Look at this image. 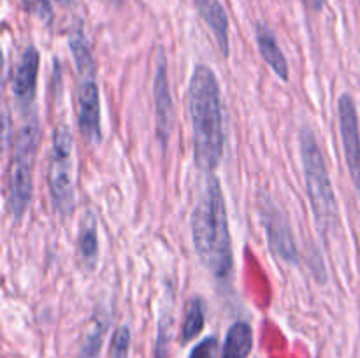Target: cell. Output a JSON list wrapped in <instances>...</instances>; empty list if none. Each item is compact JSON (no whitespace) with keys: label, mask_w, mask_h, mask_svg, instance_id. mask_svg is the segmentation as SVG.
Masks as SVG:
<instances>
[{"label":"cell","mask_w":360,"mask_h":358,"mask_svg":"<svg viewBox=\"0 0 360 358\" xmlns=\"http://www.w3.org/2000/svg\"><path fill=\"white\" fill-rule=\"evenodd\" d=\"M193 157L197 167L211 174L224 154V104L217 74L207 65L193 69L188 84Z\"/></svg>","instance_id":"obj_1"},{"label":"cell","mask_w":360,"mask_h":358,"mask_svg":"<svg viewBox=\"0 0 360 358\" xmlns=\"http://www.w3.org/2000/svg\"><path fill=\"white\" fill-rule=\"evenodd\" d=\"M192 239L202 265L217 279H229L234 265L232 239L221 186L207 174L192 211Z\"/></svg>","instance_id":"obj_2"},{"label":"cell","mask_w":360,"mask_h":358,"mask_svg":"<svg viewBox=\"0 0 360 358\" xmlns=\"http://www.w3.org/2000/svg\"><path fill=\"white\" fill-rule=\"evenodd\" d=\"M299 150H301L302 171H304L306 192L311 204L315 225L319 234L327 237L338 221V202L334 197L333 183L327 171L320 144L309 126H302L299 133Z\"/></svg>","instance_id":"obj_3"},{"label":"cell","mask_w":360,"mask_h":358,"mask_svg":"<svg viewBox=\"0 0 360 358\" xmlns=\"http://www.w3.org/2000/svg\"><path fill=\"white\" fill-rule=\"evenodd\" d=\"M39 147V125L27 123L20 128L14 139L11 154L9 178H7V207L14 218L27 213L34 192L35 154Z\"/></svg>","instance_id":"obj_4"},{"label":"cell","mask_w":360,"mask_h":358,"mask_svg":"<svg viewBox=\"0 0 360 358\" xmlns=\"http://www.w3.org/2000/svg\"><path fill=\"white\" fill-rule=\"evenodd\" d=\"M48 186L53 207L60 216L67 218L74 211V164L72 133L65 123L53 130L51 153H49Z\"/></svg>","instance_id":"obj_5"},{"label":"cell","mask_w":360,"mask_h":358,"mask_svg":"<svg viewBox=\"0 0 360 358\" xmlns=\"http://www.w3.org/2000/svg\"><path fill=\"white\" fill-rule=\"evenodd\" d=\"M338 118H340L341 140H343L345 158H347L348 171L360 199V130L359 116L355 100L352 95L343 93L338 100Z\"/></svg>","instance_id":"obj_6"},{"label":"cell","mask_w":360,"mask_h":358,"mask_svg":"<svg viewBox=\"0 0 360 358\" xmlns=\"http://www.w3.org/2000/svg\"><path fill=\"white\" fill-rule=\"evenodd\" d=\"M260 213H262L269 248L273 249V253H276L278 258L290 263V265H297V246H295L294 234H292V228L285 218L283 211L278 209V206H274L271 199H264Z\"/></svg>","instance_id":"obj_7"},{"label":"cell","mask_w":360,"mask_h":358,"mask_svg":"<svg viewBox=\"0 0 360 358\" xmlns=\"http://www.w3.org/2000/svg\"><path fill=\"white\" fill-rule=\"evenodd\" d=\"M153 98H155V119H157V135L162 146H165L171 135L174 123V104H172L171 84L167 74V56L164 49L158 48L155 56V77H153Z\"/></svg>","instance_id":"obj_8"},{"label":"cell","mask_w":360,"mask_h":358,"mask_svg":"<svg viewBox=\"0 0 360 358\" xmlns=\"http://www.w3.org/2000/svg\"><path fill=\"white\" fill-rule=\"evenodd\" d=\"M77 123L84 139L90 144H98L102 139L101 130V97L95 77L79 79L77 90Z\"/></svg>","instance_id":"obj_9"},{"label":"cell","mask_w":360,"mask_h":358,"mask_svg":"<svg viewBox=\"0 0 360 358\" xmlns=\"http://www.w3.org/2000/svg\"><path fill=\"white\" fill-rule=\"evenodd\" d=\"M39 62H41V58H39L37 48L28 46L21 58L18 60L16 70L13 74V95L23 109H27L34 102L35 88H37Z\"/></svg>","instance_id":"obj_10"},{"label":"cell","mask_w":360,"mask_h":358,"mask_svg":"<svg viewBox=\"0 0 360 358\" xmlns=\"http://www.w3.org/2000/svg\"><path fill=\"white\" fill-rule=\"evenodd\" d=\"M193 4H195L197 13L200 14L204 23L213 32L214 41H217L218 48H220L221 56L227 58L229 51H231V44H229V18L220 0H193Z\"/></svg>","instance_id":"obj_11"},{"label":"cell","mask_w":360,"mask_h":358,"mask_svg":"<svg viewBox=\"0 0 360 358\" xmlns=\"http://www.w3.org/2000/svg\"><path fill=\"white\" fill-rule=\"evenodd\" d=\"M255 39L264 62L273 69V72L276 74L281 81H288V62L287 58H285L281 48L278 46V41L276 37H274L273 32H271V28L264 23H257Z\"/></svg>","instance_id":"obj_12"},{"label":"cell","mask_w":360,"mask_h":358,"mask_svg":"<svg viewBox=\"0 0 360 358\" xmlns=\"http://www.w3.org/2000/svg\"><path fill=\"white\" fill-rule=\"evenodd\" d=\"M77 249L83 265L88 270H94L98 258V237H97V218L91 211H86L81 218Z\"/></svg>","instance_id":"obj_13"},{"label":"cell","mask_w":360,"mask_h":358,"mask_svg":"<svg viewBox=\"0 0 360 358\" xmlns=\"http://www.w3.org/2000/svg\"><path fill=\"white\" fill-rule=\"evenodd\" d=\"M253 347L252 326L246 321H236L225 336L221 358H248Z\"/></svg>","instance_id":"obj_14"},{"label":"cell","mask_w":360,"mask_h":358,"mask_svg":"<svg viewBox=\"0 0 360 358\" xmlns=\"http://www.w3.org/2000/svg\"><path fill=\"white\" fill-rule=\"evenodd\" d=\"M70 51L74 55V62H76L77 74L79 79H86V77H95V62L91 56L90 46H88L86 37L81 34V30L74 32L69 39Z\"/></svg>","instance_id":"obj_15"},{"label":"cell","mask_w":360,"mask_h":358,"mask_svg":"<svg viewBox=\"0 0 360 358\" xmlns=\"http://www.w3.org/2000/svg\"><path fill=\"white\" fill-rule=\"evenodd\" d=\"M105 330H108V321L102 318L95 319L90 329H88L86 336H84L77 358H98L102 343H104Z\"/></svg>","instance_id":"obj_16"},{"label":"cell","mask_w":360,"mask_h":358,"mask_svg":"<svg viewBox=\"0 0 360 358\" xmlns=\"http://www.w3.org/2000/svg\"><path fill=\"white\" fill-rule=\"evenodd\" d=\"M204 302L200 298H193L190 302L188 309H186L185 321L181 326V340L188 343V340L195 339L204 329Z\"/></svg>","instance_id":"obj_17"},{"label":"cell","mask_w":360,"mask_h":358,"mask_svg":"<svg viewBox=\"0 0 360 358\" xmlns=\"http://www.w3.org/2000/svg\"><path fill=\"white\" fill-rule=\"evenodd\" d=\"M130 347V330L129 326H120L112 337L111 353L112 358H129Z\"/></svg>","instance_id":"obj_18"},{"label":"cell","mask_w":360,"mask_h":358,"mask_svg":"<svg viewBox=\"0 0 360 358\" xmlns=\"http://www.w3.org/2000/svg\"><path fill=\"white\" fill-rule=\"evenodd\" d=\"M169 339H171V318H162L158 325L157 344H155V358H167Z\"/></svg>","instance_id":"obj_19"},{"label":"cell","mask_w":360,"mask_h":358,"mask_svg":"<svg viewBox=\"0 0 360 358\" xmlns=\"http://www.w3.org/2000/svg\"><path fill=\"white\" fill-rule=\"evenodd\" d=\"M218 357V339L217 337H206L200 340L190 353V358H217Z\"/></svg>","instance_id":"obj_20"},{"label":"cell","mask_w":360,"mask_h":358,"mask_svg":"<svg viewBox=\"0 0 360 358\" xmlns=\"http://www.w3.org/2000/svg\"><path fill=\"white\" fill-rule=\"evenodd\" d=\"M23 6L28 13L37 16L39 20H44V21L51 20L53 11H51V4H49V0H23Z\"/></svg>","instance_id":"obj_21"},{"label":"cell","mask_w":360,"mask_h":358,"mask_svg":"<svg viewBox=\"0 0 360 358\" xmlns=\"http://www.w3.org/2000/svg\"><path fill=\"white\" fill-rule=\"evenodd\" d=\"M306 2H308V6L315 11H320L323 6V0H306Z\"/></svg>","instance_id":"obj_22"},{"label":"cell","mask_w":360,"mask_h":358,"mask_svg":"<svg viewBox=\"0 0 360 358\" xmlns=\"http://www.w3.org/2000/svg\"><path fill=\"white\" fill-rule=\"evenodd\" d=\"M56 2H60V4H69V0H56Z\"/></svg>","instance_id":"obj_23"}]
</instances>
